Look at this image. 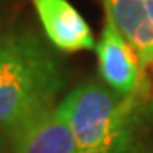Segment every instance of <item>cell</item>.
Here are the masks:
<instances>
[{"label":"cell","mask_w":153,"mask_h":153,"mask_svg":"<svg viewBox=\"0 0 153 153\" xmlns=\"http://www.w3.org/2000/svg\"><path fill=\"white\" fill-rule=\"evenodd\" d=\"M65 73L44 39L10 26L0 34V133L10 136L49 109L65 87Z\"/></svg>","instance_id":"obj_1"},{"label":"cell","mask_w":153,"mask_h":153,"mask_svg":"<svg viewBox=\"0 0 153 153\" xmlns=\"http://www.w3.org/2000/svg\"><path fill=\"white\" fill-rule=\"evenodd\" d=\"M66 119L75 153H124L134 133V95H119L99 83L73 88L56 105Z\"/></svg>","instance_id":"obj_2"},{"label":"cell","mask_w":153,"mask_h":153,"mask_svg":"<svg viewBox=\"0 0 153 153\" xmlns=\"http://www.w3.org/2000/svg\"><path fill=\"white\" fill-rule=\"evenodd\" d=\"M99 71L112 92L119 95H134L143 83V65L136 51L107 19L102 36L95 44Z\"/></svg>","instance_id":"obj_3"},{"label":"cell","mask_w":153,"mask_h":153,"mask_svg":"<svg viewBox=\"0 0 153 153\" xmlns=\"http://www.w3.org/2000/svg\"><path fill=\"white\" fill-rule=\"evenodd\" d=\"M48 41L55 48L75 53L95 48L88 24L68 0H31Z\"/></svg>","instance_id":"obj_4"},{"label":"cell","mask_w":153,"mask_h":153,"mask_svg":"<svg viewBox=\"0 0 153 153\" xmlns=\"http://www.w3.org/2000/svg\"><path fill=\"white\" fill-rule=\"evenodd\" d=\"M16 153H75V141L58 107L31 119L10 134Z\"/></svg>","instance_id":"obj_5"},{"label":"cell","mask_w":153,"mask_h":153,"mask_svg":"<svg viewBox=\"0 0 153 153\" xmlns=\"http://www.w3.org/2000/svg\"><path fill=\"white\" fill-rule=\"evenodd\" d=\"M107 19L136 51L143 66L153 63V21L146 0H104Z\"/></svg>","instance_id":"obj_6"},{"label":"cell","mask_w":153,"mask_h":153,"mask_svg":"<svg viewBox=\"0 0 153 153\" xmlns=\"http://www.w3.org/2000/svg\"><path fill=\"white\" fill-rule=\"evenodd\" d=\"M12 26V5L9 0H0V34Z\"/></svg>","instance_id":"obj_7"},{"label":"cell","mask_w":153,"mask_h":153,"mask_svg":"<svg viewBox=\"0 0 153 153\" xmlns=\"http://www.w3.org/2000/svg\"><path fill=\"white\" fill-rule=\"evenodd\" d=\"M146 9H148L150 17H152V21H153V0H146Z\"/></svg>","instance_id":"obj_8"}]
</instances>
